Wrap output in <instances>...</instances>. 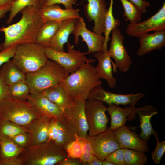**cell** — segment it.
<instances>
[{
	"label": "cell",
	"mask_w": 165,
	"mask_h": 165,
	"mask_svg": "<svg viewBox=\"0 0 165 165\" xmlns=\"http://www.w3.org/2000/svg\"><path fill=\"white\" fill-rule=\"evenodd\" d=\"M39 8L28 6L20 12L22 17L17 22L0 28L4 34L5 40L0 46L1 51L13 46L35 43L38 33L44 23L39 14Z\"/></svg>",
	"instance_id": "obj_1"
},
{
	"label": "cell",
	"mask_w": 165,
	"mask_h": 165,
	"mask_svg": "<svg viewBox=\"0 0 165 165\" xmlns=\"http://www.w3.org/2000/svg\"><path fill=\"white\" fill-rule=\"evenodd\" d=\"M61 83L72 99L86 100L90 92L102 84L92 63H86L64 79Z\"/></svg>",
	"instance_id": "obj_2"
},
{
	"label": "cell",
	"mask_w": 165,
	"mask_h": 165,
	"mask_svg": "<svg viewBox=\"0 0 165 165\" xmlns=\"http://www.w3.org/2000/svg\"><path fill=\"white\" fill-rule=\"evenodd\" d=\"M67 156L65 150L54 141H47L24 148L18 158L21 165H54Z\"/></svg>",
	"instance_id": "obj_3"
},
{
	"label": "cell",
	"mask_w": 165,
	"mask_h": 165,
	"mask_svg": "<svg viewBox=\"0 0 165 165\" xmlns=\"http://www.w3.org/2000/svg\"><path fill=\"white\" fill-rule=\"evenodd\" d=\"M41 115L27 100L9 96L0 101V120H9L28 129Z\"/></svg>",
	"instance_id": "obj_4"
},
{
	"label": "cell",
	"mask_w": 165,
	"mask_h": 165,
	"mask_svg": "<svg viewBox=\"0 0 165 165\" xmlns=\"http://www.w3.org/2000/svg\"><path fill=\"white\" fill-rule=\"evenodd\" d=\"M67 76L63 67L48 59L38 70L26 74L25 81L30 87L31 93H42L58 84Z\"/></svg>",
	"instance_id": "obj_5"
},
{
	"label": "cell",
	"mask_w": 165,
	"mask_h": 165,
	"mask_svg": "<svg viewBox=\"0 0 165 165\" xmlns=\"http://www.w3.org/2000/svg\"><path fill=\"white\" fill-rule=\"evenodd\" d=\"M44 48L35 43L18 46L13 57L14 63L26 74L36 71L48 60Z\"/></svg>",
	"instance_id": "obj_6"
},
{
	"label": "cell",
	"mask_w": 165,
	"mask_h": 165,
	"mask_svg": "<svg viewBox=\"0 0 165 165\" xmlns=\"http://www.w3.org/2000/svg\"><path fill=\"white\" fill-rule=\"evenodd\" d=\"M67 52L57 51L50 47L44 48L48 58L54 61L64 68L67 75L75 72L86 63H94V59H89L86 56V52H82L80 50L74 49L73 45L67 43Z\"/></svg>",
	"instance_id": "obj_7"
},
{
	"label": "cell",
	"mask_w": 165,
	"mask_h": 165,
	"mask_svg": "<svg viewBox=\"0 0 165 165\" xmlns=\"http://www.w3.org/2000/svg\"><path fill=\"white\" fill-rule=\"evenodd\" d=\"M107 108L104 103L97 99L89 98L85 101V111L89 135H95L108 129L109 119L105 113Z\"/></svg>",
	"instance_id": "obj_8"
},
{
	"label": "cell",
	"mask_w": 165,
	"mask_h": 165,
	"mask_svg": "<svg viewBox=\"0 0 165 165\" xmlns=\"http://www.w3.org/2000/svg\"><path fill=\"white\" fill-rule=\"evenodd\" d=\"M124 38V36L118 28L112 30L108 53L110 57L114 60L113 66L114 72H117V68L121 72L125 73L132 64L131 57L123 44Z\"/></svg>",
	"instance_id": "obj_9"
},
{
	"label": "cell",
	"mask_w": 165,
	"mask_h": 165,
	"mask_svg": "<svg viewBox=\"0 0 165 165\" xmlns=\"http://www.w3.org/2000/svg\"><path fill=\"white\" fill-rule=\"evenodd\" d=\"M86 138L91 144L94 155L101 160L121 148L113 131L108 129L95 135H87Z\"/></svg>",
	"instance_id": "obj_10"
},
{
	"label": "cell",
	"mask_w": 165,
	"mask_h": 165,
	"mask_svg": "<svg viewBox=\"0 0 165 165\" xmlns=\"http://www.w3.org/2000/svg\"><path fill=\"white\" fill-rule=\"evenodd\" d=\"M165 30V3L154 15L141 22L130 23L127 26L126 33L129 36L139 38L151 31Z\"/></svg>",
	"instance_id": "obj_11"
},
{
	"label": "cell",
	"mask_w": 165,
	"mask_h": 165,
	"mask_svg": "<svg viewBox=\"0 0 165 165\" xmlns=\"http://www.w3.org/2000/svg\"><path fill=\"white\" fill-rule=\"evenodd\" d=\"M85 102L83 99L74 100L63 112L66 120L74 127L77 134L86 138L89 127L85 114Z\"/></svg>",
	"instance_id": "obj_12"
},
{
	"label": "cell",
	"mask_w": 165,
	"mask_h": 165,
	"mask_svg": "<svg viewBox=\"0 0 165 165\" xmlns=\"http://www.w3.org/2000/svg\"><path fill=\"white\" fill-rule=\"evenodd\" d=\"M145 96L144 94L140 93L128 94L114 93L105 90L100 85L96 87L91 91L88 98L97 99L108 105L114 104L127 106L128 105L134 107L138 101Z\"/></svg>",
	"instance_id": "obj_13"
},
{
	"label": "cell",
	"mask_w": 165,
	"mask_h": 165,
	"mask_svg": "<svg viewBox=\"0 0 165 165\" xmlns=\"http://www.w3.org/2000/svg\"><path fill=\"white\" fill-rule=\"evenodd\" d=\"M74 37V42L77 45L79 43V37H82V42H85L88 47L87 54L91 53L101 52L103 49L105 37L92 32L87 28L83 18L80 17L72 33Z\"/></svg>",
	"instance_id": "obj_14"
},
{
	"label": "cell",
	"mask_w": 165,
	"mask_h": 165,
	"mask_svg": "<svg viewBox=\"0 0 165 165\" xmlns=\"http://www.w3.org/2000/svg\"><path fill=\"white\" fill-rule=\"evenodd\" d=\"M27 100L41 115L58 121H66L63 110L42 93H31Z\"/></svg>",
	"instance_id": "obj_15"
},
{
	"label": "cell",
	"mask_w": 165,
	"mask_h": 165,
	"mask_svg": "<svg viewBox=\"0 0 165 165\" xmlns=\"http://www.w3.org/2000/svg\"><path fill=\"white\" fill-rule=\"evenodd\" d=\"M88 3L84 6V14L88 21H94L93 32L102 35L105 29V21L108 10L106 0H85Z\"/></svg>",
	"instance_id": "obj_16"
},
{
	"label": "cell",
	"mask_w": 165,
	"mask_h": 165,
	"mask_svg": "<svg viewBox=\"0 0 165 165\" xmlns=\"http://www.w3.org/2000/svg\"><path fill=\"white\" fill-rule=\"evenodd\" d=\"M121 148H130L142 152L149 151L147 141L142 139L127 125L113 131Z\"/></svg>",
	"instance_id": "obj_17"
},
{
	"label": "cell",
	"mask_w": 165,
	"mask_h": 165,
	"mask_svg": "<svg viewBox=\"0 0 165 165\" xmlns=\"http://www.w3.org/2000/svg\"><path fill=\"white\" fill-rule=\"evenodd\" d=\"M94 56L98 62L95 67L99 78L105 79L110 88H115L117 80L113 76L111 64L113 66L114 64L108 53L107 48H103L101 52L95 53Z\"/></svg>",
	"instance_id": "obj_18"
},
{
	"label": "cell",
	"mask_w": 165,
	"mask_h": 165,
	"mask_svg": "<svg viewBox=\"0 0 165 165\" xmlns=\"http://www.w3.org/2000/svg\"><path fill=\"white\" fill-rule=\"evenodd\" d=\"M39 11L44 23L50 20L63 21L71 19H78L80 17L79 9L74 8L63 9L57 4L41 6L39 8Z\"/></svg>",
	"instance_id": "obj_19"
},
{
	"label": "cell",
	"mask_w": 165,
	"mask_h": 165,
	"mask_svg": "<svg viewBox=\"0 0 165 165\" xmlns=\"http://www.w3.org/2000/svg\"><path fill=\"white\" fill-rule=\"evenodd\" d=\"M24 149L10 138L0 135V165H21L18 158Z\"/></svg>",
	"instance_id": "obj_20"
},
{
	"label": "cell",
	"mask_w": 165,
	"mask_h": 165,
	"mask_svg": "<svg viewBox=\"0 0 165 165\" xmlns=\"http://www.w3.org/2000/svg\"><path fill=\"white\" fill-rule=\"evenodd\" d=\"M107 108V111L110 116L111 124L109 130L114 131L125 125L127 120L129 119L127 117L130 116L132 120L135 117L139 108L135 106H126L123 108L119 105L111 104Z\"/></svg>",
	"instance_id": "obj_21"
},
{
	"label": "cell",
	"mask_w": 165,
	"mask_h": 165,
	"mask_svg": "<svg viewBox=\"0 0 165 165\" xmlns=\"http://www.w3.org/2000/svg\"><path fill=\"white\" fill-rule=\"evenodd\" d=\"M139 38L140 46L137 54L139 57L154 50H160L165 46V30L145 34Z\"/></svg>",
	"instance_id": "obj_22"
},
{
	"label": "cell",
	"mask_w": 165,
	"mask_h": 165,
	"mask_svg": "<svg viewBox=\"0 0 165 165\" xmlns=\"http://www.w3.org/2000/svg\"><path fill=\"white\" fill-rule=\"evenodd\" d=\"M51 119L41 115L28 127L31 137L30 145L39 144L48 140V127Z\"/></svg>",
	"instance_id": "obj_23"
},
{
	"label": "cell",
	"mask_w": 165,
	"mask_h": 165,
	"mask_svg": "<svg viewBox=\"0 0 165 165\" xmlns=\"http://www.w3.org/2000/svg\"><path fill=\"white\" fill-rule=\"evenodd\" d=\"M78 19H71L63 21L51 41L49 47L57 51H64V45L68 42L69 36L74 30Z\"/></svg>",
	"instance_id": "obj_24"
},
{
	"label": "cell",
	"mask_w": 165,
	"mask_h": 165,
	"mask_svg": "<svg viewBox=\"0 0 165 165\" xmlns=\"http://www.w3.org/2000/svg\"><path fill=\"white\" fill-rule=\"evenodd\" d=\"M158 113L155 108L149 105H145L139 108L137 114L139 116L140 125L138 127L141 129V133L139 135L142 139L147 141L150 139L152 135L156 134L151 123V119L154 115Z\"/></svg>",
	"instance_id": "obj_25"
},
{
	"label": "cell",
	"mask_w": 165,
	"mask_h": 165,
	"mask_svg": "<svg viewBox=\"0 0 165 165\" xmlns=\"http://www.w3.org/2000/svg\"><path fill=\"white\" fill-rule=\"evenodd\" d=\"M62 21L50 20L45 22L38 33L35 43L43 48L49 47Z\"/></svg>",
	"instance_id": "obj_26"
},
{
	"label": "cell",
	"mask_w": 165,
	"mask_h": 165,
	"mask_svg": "<svg viewBox=\"0 0 165 165\" xmlns=\"http://www.w3.org/2000/svg\"><path fill=\"white\" fill-rule=\"evenodd\" d=\"M42 93L50 101L59 106L63 111L73 101L64 89L61 82L45 90Z\"/></svg>",
	"instance_id": "obj_27"
},
{
	"label": "cell",
	"mask_w": 165,
	"mask_h": 165,
	"mask_svg": "<svg viewBox=\"0 0 165 165\" xmlns=\"http://www.w3.org/2000/svg\"><path fill=\"white\" fill-rule=\"evenodd\" d=\"M0 74L9 86L19 82L25 81L26 79V74L17 67L12 60H9L2 65Z\"/></svg>",
	"instance_id": "obj_28"
},
{
	"label": "cell",
	"mask_w": 165,
	"mask_h": 165,
	"mask_svg": "<svg viewBox=\"0 0 165 165\" xmlns=\"http://www.w3.org/2000/svg\"><path fill=\"white\" fill-rule=\"evenodd\" d=\"M58 133L55 143L65 150L67 146L76 139L77 132L72 124L66 120L64 122L58 121Z\"/></svg>",
	"instance_id": "obj_29"
},
{
	"label": "cell",
	"mask_w": 165,
	"mask_h": 165,
	"mask_svg": "<svg viewBox=\"0 0 165 165\" xmlns=\"http://www.w3.org/2000/svg\"><path fill=\"white\" fill-rule=\"evenodd\" d=\"M113 0H110V5L106 13L105 21V29L104 33L105 36V42L103 48H107L108 43L110 38V34L112 30L115 28H118L120 25V21L118 19H116L113 14Z\"/></svg>",
	"instance_id": "obj_30"
},
{
	"label": "cell",
	"mask_w": 165,
	"mask_h": 165,
	"mask_svg": "<svg viewBox=\"0 0 165 165\" xmlns=\"http://www.w3.org/2000/svg\"><path fill=\"white\" fill-rule=\"evenodd\" d=\"M123 5L124 13L123 16L125 21L130 23H137L141 20L142 13L139 9L129 0H120Z\"/></svg>",
	"instance_id": "obj_31"
},
{
	"label": "cell",
	"mask_w": 165,
	"mask_h": 165,
	"mask_svg": "<svg viewBox=\"0 0 165 165\" xmlns=\"http://www.w3.org/2000/svg\"><path fill=\"white\" fill-rule=\"evenodd\" d=\"M125 165H144L147 162L144 152L123 148Z\"/></svg>",
	"instance_id": "obj_32"
},
{
	"label": "cell",
	"mask_w": 165,
	"mask_h": 165,
	"mask_svg": "<svg viewBox=\"0 0 165 165\" xmlns=\"http://www.w3.org/2000/svg\"><path fill=\"white\" fill-rule=\"evenodd\" d=\"M28 132L27 128L9 121L0 120V135L12 137L20 133Z\"/></svg>",
	"instance_id": "obj_33"
},
{
	"label": "cell",
	"mask_w": 165,
	"mask_h": 165,
	"mask_svg": "<svg viewBox=\"0 0 165 165\" xmlns=\"http://www.w3.org/2000/svg\"><path fill=\"white\" fill-rule=\"evenodd\" d=\"M10 96L20 100H27L31 94L30 87L25 81H21L9 86Z\"/></svg>",
	"instance_id": "obj_34"
},
{
	"label": "cell",
	"mask_w": 165,
	"mask_h": 165,
	"mask_svg": "<svg viewBox=\"0 0 165 165\" xmlns=\"http://www.w3.org/2000/svg\"><path fill=\"white\" fill-rule=\"evenodd\" d=\"M34 6L39 8L41 6L38 0H15L12 2L9 16L6 23L10 24L16 15L25 7Z\"/></svg>",
	"instance_id": "obj_35"
},
{
	"label": "cell",
	"mask_w": 165,
	"mask_h": 165,
	"mask_svg": "<svg viewBox=\"0 0 165 165\" xmlns=\"http://www.w3.org/2000/svg\"><path fill=\"white\" fill-rule=\"evenodd\" d=\"M75 136L80 142L82 149V156L80 160L83 165H86L87 163L91 160L92 156L94 155L91 145L86 138L79 136L77 134Z\"/></svg>",
	"instance_id": "obj_36"
},
{
	"label": "cell",
	"mask_w": 165,
	"mask_h": 165,
	"mask_svg": "<svg viewBox=\"0 0 165 165\" xmlns=\"http://www.w3.org/2000/svg\"><path fill=\"white\" fill-rule=\"evenodd\" d=\"M65 151L67 156L68 157L80 159L82 156V146L78 139L77 138L67 146Z\"/></svg>",
	"instance_id": "obj_37"
},
{
	"label": "cell",
	"mask_w": 165,
	"mask_h": 165,
	"mask_svg": "<svg viewBox=\"0 0 165 165\" xmlns=\"http://www.w3.org/2000/svg\"><path fill=\"white\" fill-rule=\"evenodd\" d=\"M10 138L15 144L22 148L30 145L31 137L28 132L20 133Z\"/></svg>",
	"instance_id": "obj_38"
},
{
	"label": "cell",
	"mask_w": 165,
	"mask_h": 165,
	"mask_svg": "<svg viewBox=\"0 0 165 165\" xmlns=\"http://www.w3.org/2000/svg\"><path fill=\"white\" fill-rule=\"evenodd\" d=\"M105 160L113 165H125L123 148H119L113 152Z\"/></svg>",
	"instance_id": "obj_39"
},
{
	"label": "cell",
	"mask_w": 165,
	"mask_h": 165,
	"mask_svg": "<svg viewBox=\"0 0 165 165\" xmlns=\"http://www.w3.org/2000/svg\"><path fill=\"white\" fill-rule=\"evenodd\" d=\"M156 139V145L154 150L151 153V156L154 162L156 164H159L164 154L165 151V141L160 142L157 133L155 134Z\"/></svg>",
	"instance_id": "obj_40"
},
{
	"label": "cell",
	"mask_w": 165,
	"mask_h": 165,
	"mask_svg": "<svg viewBox=\"0 0 165 165\" xmlns=\"http://www.w3.org/2000/svg\"><path fill=\"white\" fill-rule=\"evenodd\" d=\"M18 46H13L0 51V70L2 65L13 57Z\"/></svg>",
	"instance_id": "obj_41"
},
{
	"label": "cell",
	"mask_w": 165,
	"mask_h": 165,
	"mask_svg": "<svg viewBox=\"0 0 165 165\" xmlns=\"http://www.w3.org/2000/svg\"><path fill=\"white\" fill-rule=\"evenodd\" d=\"M58 121L54 119H51L48 127L47 141H54L57 139L58 133Z\"/></svg>",
	"instance_id": "obj_42"
},
{
	"label": "cell",
	"mask_w": 165,
	"mask_h": 165,
	"mask_svg": "<svg viewBox=\"0 0 165 165\" xmlns=\"http://www.w3.org/2000/svg\"><path fill=\"white\" fill-rule=\"evenodd\" d=\"M77 0H47L42 6H47L54 4H62L65 9L73 8V5L75 4Z\"/></svg>",
	"instance_id": "obj_43"
},
{
	"label": "cell",
	"mask_w": 165,
	"mask_h": 165,
	"mask_svg": "<svg viewBox=\"0 0 165 165\" xmlns=\"http://www.w3.org/2000/svg\"><path fill=\"white\" fill-rule=\"evenodd\" d=\"M9 96V86L5 83L0 74V101Z\"/></svg>",
	"instance_id": "obj_44"
},
{
	"label": "cell",
	"mask_w": 165,
	"mask_h": 165,
	"mask_svg": "<svg viewBox=\"0 0 165 165\" xmlns=\"http://www.w3.org/2000/svg\"><path fill=\"white\" fill-rule=\"evenodd\" d=\"M82 163L79 159L66 157L57 163L56 165H82Z\"/></svg>",
	"instance_id": "obj_45"
},
{
	"label": "cell",
	"mask_w": 165,
	"mask_h": 165,
	"mask_svg": "<svg viewBox=\"0 0 165 165\" xmlns=\"http://www.w3.org/2000/svg\"><path fill=\"white\" fill-rule=\"evenodd\" d=\"M137 7L142 13L147 12V8L150 6L149 2L145 0H129Z\"/></svg>",
	"instance_id": "obj_46"
},
{
	"label": "cell",
	"mask_w": 165,
	"mask_h": 165,
	"mask_svg": "<svg viewBox=\"0 0 165 165\" xmlns=\"http://www.w3.org/2000/svg\"><path fill=\"white\" fill-rule=\"evenodd\" d=\"M12 2L8 3L0 6V19L3 18L6 13L10 11Z\"/></svg>",
	"instance_id": "obj_47"
},
{
	"label": "cell",
	"mask_w": 165,
	"mask_h": 165,
	"mask_svg": "<svg viewBox=\"0 0 165 165\" xmlns=\"http://www.w3.org/2000/svg\"><path fill=\"white\" fill-rule=\"evenodd\" d=\"M104 160L100 159L95 156L93 155L91 160L87 163L86 165H103Z\"/></svg>",
	"instance_id": "obj_48"
},
{
	"label": "cell",
	"mask_w": 165,
	"mask_h": 165,
	"mask_svg": "<svg viewBox=\"0 0 165 165\" xmlns=\"http://www.w3.org/2000/svg\"><path fill=\"white\" fill-rule=\"evenodd\" d=\"M15 0H0V6L12 2Z\"/></svg>",
	"instance_id": "obj_49"
},
{
	"label": "cell",
	"mask_w": 165,
	"mask_h": 165,
	"mask_svg": "<svg viewBox=\"0 0 165 165\" xmlns=\"http://www.w3.org/2000/svg\"><path fill=\"white\" fill-rule=\"evenodd\" d=\"M38 1L40 6H42L47 0H38Z\"/></svg>",
	"instance_id": "obj_50"
},
{
	"label": "cell",
	"mask_w": 165,
	"mask_h": 165,
	"mask_svg": "<svg viewBox=\"0 0 165 165\" xmlns=\"http://www.w3.org/2000/svg\"><path fill=\"white\" fill-rule=\"evenodd\" d=\"M1 46H0V51H1Z\"/></svg>",
	"instance_id": "obj_51"
}]
</instances>
